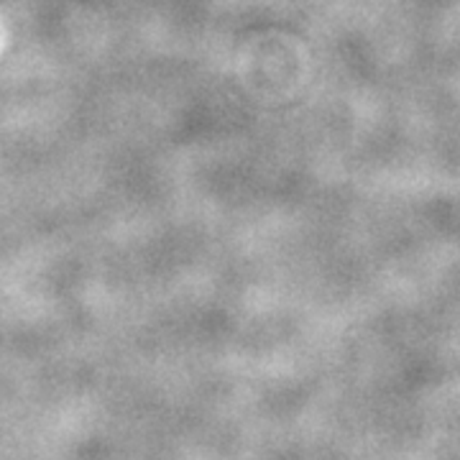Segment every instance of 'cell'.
Listing matches in <instances>:
<instances>
[]
</instances>
